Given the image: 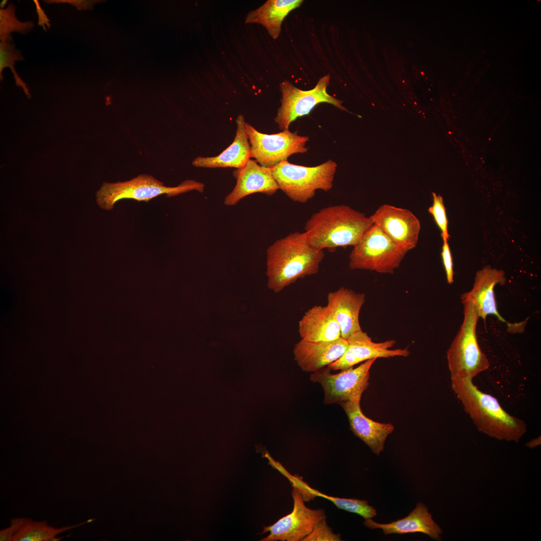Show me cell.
<instances>
[{
  "mask_svg": "<svg viewBox=\"0 0 541 541\" xmlns=\"http://www.w3.org/2000/svg\"><path fill=\"white\" fill-rule=\"evenodd\" d=\"M340 541V534L334 533L327 523L326 518L320 520L312 531L302 541Z\"/></svg>",
  "mask_w": 541,
  "mask_h": 541,
  "instance_id": "cell-28",
  "label": "cell"
},
{
  "mask_svg": "<svg viewBox=\"0 0 541 541\" xmlns=\"http://www.w3.org/2000/svg\"><path fill=\"white\" fill-rule=\"evenodd\" d=\"M540 444V438H539V437H538V438H535V439H533L532 440H531L530 441L528 442L526 444V446L527 447H529V448H532L536 447V446L539 445V444Z\"/></svg>",
  "mask_w": 541,
  "mask_h": 541,
  "instance_id": "cell-32",
  "label": "cell"
},
{
  "mask_svg": "<svg viewBox=\"0 0 541 541\" xmlns=\"http://www.w3.org/2000/svg\"><path fill=\"white\" fill-rule=\"evenodd\" d=\"M204 188L203 183L190 179L175 187L166 186L151 175L141 174L124 182L104 183L96 193V201L102 209L111 210L116 202L123 199L147 202L162 194L171 197L192 190L202 192Z\"/></svg>",
  "mask_w": 541,
  "mask_h": 541,
  "instance_id": "cell-6",
  "label": "cell"
},
{
  "mask_svg": "<svg viewBox=\"0 0 541 541\" xmlns=\"http://www.w3.org/2000/svg\"><path fill=\"white\" fill-rule=\"evenodd\" d=\"M361 398L340 403L346 412L353 434L362 440L376 455L383 451L384 443L394 429L391 423L372 420L366 416L360 407Z\"/></svg>",
  "mask_w": 541,
  "mask_h": 541,
  "instance_id": "cell-15",
  "label": "cell"
},
{
  "mask_svg": "<svg viewBox=\"0 0 541 541\" xmlns=\"http://www.w3.org/2000/svg\"><path fill=\"white\" fill-rule=\"evenodd\" d=\"M233 175L236 184L224 198V203L227 206L236 204L251 194L262 193L271 195L279 189L273 176L272 168L262 166L251 159L243 167L236 169L233 172Z\"/></svg>",
  "mask_w": 541,
  "mask_h": 541,
  "instance_id": "cell-14",
  "label": "cell"
},
{
  "mask_svg": "<svg viewBox=\"0 0 541 541\" xmlns=\"http://www.w3.org/2000/svg\"><path fill=\"white\" fill-rule=\"evenodd\" d=\"M365 302L364 294L345 287L328 293L327 306L339 325L341 338L347 340L353 333L362 330L359 314Z\"/></svg>",
  "mask_w": 541,
  "mask_h": 541,
  "instance_id": "cell-18",
  "label": "cell"
},
{
  "mask_svg": "<svg viewBox=\"0 0 541 541\" xmlns=\"http://www.w3.org/2000/svg\"><path fill=\"white\" fill-rule=\"evenodd\" d=\"M370 217L373 224L406 253L416 246L420 223L409 210L384 204Z\"/></svg>",
  "mask_w": 541,
  "mask_h": 541,
  "instance_id": "cell-12",
  "label": "cell"
},
{
  "mask_svg": "<svg viewBox=\"0 0 541 541\" xmlns=\"http://www.w3.org/2000/svg\"><path fill=\"white\" fill-rule=\"evenodd\" d=\"M336 168L332 160L314 167L284 160L272 168V171L279 189L291 200L304 203L314 196L317 190L328 191L332 188Z\"/></svg>",
  "mask_w": 541,
  "mask_h": 541,
  "instance_id": "cell-5",
  "label": "cell"
},
{
  "mask_svg": "<svg viewBox=\"0 0 541 541\" xmlns=\"http://www.w3.org/2000/svg\"><path fill=\"white\" fill-rule=\"evenodd\" d=\"M364 524L372 529L380 528L385 535L421 532L436 540L441 539L442 530L433 519L428 507L422 502L417 503L415 508L406 517L389 523H380L371 518L365 519Z\"/></svg>",
  "mask_w": 541,
  "mask_h": 541,
  "instance_id": "cell-19",
  "label": "cell"
},
{
  "mask_svg": "<svg viewBox=\"0 0 541 541\" xmlns=\"http://www.w3.org/2000/svg\"><path fill=\"white\" fill-rule=\"evenodd\" d=\"M281 472L291 481L293 486L296 487L303 499L308 495L307 501L315 496H320L331 501L338 508L349 512L357 513L365 519L372 518L377 515V510L368 504L365 500L356 498H340L327 495L318 490L311 488L306 482L295 476H292L284 468Z\"/></svg>",
  "mask_w": 541,
  "mask_h": 541,
  "instance_id": "cell-23",
  "label": "cell"
},
{
  "mask_svg": "<svg viewBox=\"0 0 541 541\" xmlns=\"http://www.w3.org/2000/svg\"><path fill=\"white\" fill-rule=\"evenodd\" d=\"M433 202L429 207L428 211L433 216L434 219L440 228L441 235L443 241H447L449 237L448 232V220L447 218L445 207L442 197L433 193Z\"/></svg>",
  "mask_w": 541,
  "mask_h": 541,
  "instance_id": "cell-27",
  "label": "cell"
},
{
  "mask_svg": "<svg viewBox=\"0 0 541 541\" xmlns=\"http://www.w3.org/2000/svg\"><path fill=\"white\" fill-rule=\"evenodd\" d=\"M245 128L251 157L262 166L272 168L281 161L287 160L294 154L307 151L308 136L299 135L289 129L277 134H264L247 122Z\"/></svg>",
  "mask_w": 541,
  "mask_h": 541,
  "instance_id": "cell-10",
  "label": "cell"
},
{
  "mask_svg": "<svg viewBox=\"0 0 541 541\" xmlns=\"http://www.w3.org/2000/svg\"><path fill=\"white\" fill-rule=\"evenodd\" d=\"M441 256L444 266L447 281L451 284L453 282V262L451 251L447 241H443Z\"/></svg>",
  "mask_w": 541,
  "mask_h": 541,
  "instance_id": "cell-29",
  "label": "cell"
},
{
  "mask_svg": "<svg viewBox=\"0 0 541 541\" xmlns=\"http://www.w3.org/2000/svg\"><path fill=\"white\" fill-rule=\"evenodd\" d=\"M373 224L365 213L344 205L324 207L314 213L305 225L310 244L323 250L354 246Z\"/></svg>",
  "mask_w": 541,
  "mask_h": 541,
  "instance_id": "cell-3",
  "label": "cell"
},
{
  "mask_svg": "<svg viewBox=\"0 0 541 541\" xmlns=\"http://www.w3.org/2000/svg\"><path fill=\"white\" fill-rule=\"evenodd\" d=\"M330 76L328 74L320 78L315 87L304 91L285 80L280 85L282 93L281 105L275 118V122L282 130H288L291 123L298 117L308 114L318 104L327 103L342 110V101L329 94L327 88Z\"/></svg>",
  "mask_w": 541,
  "mask_h": 541,
  "instance_id": "cell-8",
  "label": "cell"
},
{
  "mask_svg": "<svg viewBox=\"0 0 541 541\" xmlns=\"http://www.w3.org/2000/svg\"><path fill=\"white\" fill-rule=\"evenodd\" d=\"M376 360H368L358 367L342 370L332 374L324 367L310 376L312 382L320 383L324 392V403H341L361 398L369 385L370 370Z\"/></svg>",
  "mask_w": 541,
  "mask_h": 541,
  "instance_id": "cell-9",
  "label": "cell"
},
{
  "mask_svg": "<svg viewBox=\"0 0 541 541\" xmlns=\"http://www.w3.org/2000/svg\"><path fill=\"white\" fill-rule=\"evenodd\" d=\"M347 341L348 347L342 356L328 366L330 370H345L374 358L407 357L410 354L407 348L390 349L396 343L393 340L374 342L362 330L353 333Z\"/></svg>",
  "mask_w": 541,
  "mask_h": 541,
  "instance_id": "cell-13",
  "label": "cell"
},
{
  "mask_svg": "<svg viewBox=\"0 0 541 541\" xmlns=\"http://www.w3.org/2000/svg\"><path fill=\"white\" fill-rule=\"evenodd\" d=\"M302 339L312 342L331 341L341 338L339 325L326 306L315 305L308 309L299 322Z\"/></svg>",
  "mask_w": 541,
  "mask_h": 541,
  "instance_id": "cell-21",
  "label": "cell"
},
{
  "mask_svg": "<svg viewBox=\"0 0 541 541\" xmlns=\"http://www.w3.org/2000/svg\"><path fill=\"white\" fill-rule=\"evenodd\" d=\"M347 347V340L341 337L331 341L301 339L295 345L294 360L303 371L314 373L340 358Z\"/></svg>",
  "mask_w": 541,
  "mask_h": 541,
  "instance_id": "cell-16",
  "label": "cell"
},
{
  "mask_svg": "<svg viewBox=\"0 0 541 541\" xmlns=\"http://www.w3.org/2000/svg\"><path fill=\"white\" fill-rule=\"evenodd\" d=\"M94 519H90L76 525L57 528L49 526L46 522H37L30 519L23 518H15L11 520V525L15 529L12 540H56L55 539H58L56 538L57 534L85 523L91 522Z\"/></svg>",
  "mask_w": 541,
  "mask_h": 541,
  "instance_id": "cell-24",
  "label": "cell"
},
{
  "mask_svg": "<svg viewBox=\"0 0 541 541\" xmlns=\"http://www.w3.org/2000/svg\"><path fill=\"white\" fill-rule=\"evenodd\" d=\"M34 2L36 5V11L38 16V24L39 26H42L45 31H47V29H49L51 27L50 20L48 19L45 12L41 8L39 1L34 0Z\"/></svg>",
  "mask_w": 541,
  "mask_h": 541,
  "instance_id": "cell-31",
  "label": "cell"
},
{
  "mask_svg": "<svg viewBox=\"0 0 541 541\" xmlns=\"http://www.w3.org/2000/svg\"><path fill=\"white\" fill-rule=\"evenodd\" d=\"M8 2V1H7V0H3V1H1V3H0V8H1V9H5V7L6 6Z\"/></svg>",
  "mask_w": 541,
  "mask_h": 541,
  "instance_id": "cell-33",
  "label": "cell"
},
{
  "mask_svg": "<svg viewBox=\"0 0 541 541\" xmlns=\"http://www.w3.org/2000/svg\"><path fill=\"white\" fill-rule=\"evenodd\" d=\"M21 52L16 49L13 42L1 41L0 42V80H4L3 71L5 68H10L17 86L21 87L28 97H31L27 84L22 80L15 68V61H24Z\"/></svg>",
  "mask_w": 541,
  "mask_h": 541,
  "instance_id": "cell-25",
  "label": "cell"
},
{
  "mask_svg": "<svg viewBox=\"0 0 541 541\" xmlns=\"http://www.w3.org/2000/svg\"><path fill=\"white\" fill-rule=\"evenodd\" d=\"M464 319L460 329L447 351L451 378L473 379L489 367L485 354L479 346L476 326L479 318L472 301L463 303Z\"/></svg>",
  "mask_w": 541,
  "mask_h": 541,
  "instance_id": "cell-4",
  "label": "cell"
},
{
  "mask_svg": "<svg viewBox=\"0 0 541 541\" xmlns=\"http://www.w3.org/2000/svg\"><path fill=\"white\" fill-rule=\"evenodd\" d=\"M406 252L396 245L377 225L373 224L349 255L351 269H367L393 274Z\"/></svg>",
  "mask_w": 541,
  "mask_h": 541,
  "instance_id": "cell-7",
  "label": "cell"
},
{
  "mask_svg": "<svg viewBox=\"0 0 541 541\" xmlns=\"http://www.w3.org/2000/svg\"><path fill=\"white\" fill-rule=\"evenodd\" d=\"M35 24L32 21L21 22L17 18L15 6L10 3L6 8L0 9V39L10 36L13 32L26 34L33 30Z\"/></svg>",
  "mask_w": 541,
  "mask_h": 541,
  "instance_id": "cell-26",
  "label": "cell"
},
{
  "mask_svg": "<svg viewBox=\"0 0 541 541\" xmlns=\"http://www.w3.org/2000/svg\"><path fill=\"white\" fill-rule=\"evenodd\" d=\"M303 2L301 0H268L257 9L250 11L244 23L261 25L273 39H277L285 17Z\"/></svg>",
  "mask_w": 541,
  "mask_h": 541,
  "instance_id": "cell-22",
  "label": "cell"
},
{
  "mask_svg": "<svg viewBox=\"0 0 541 541\" xmlns=\"http://www.w3.org/2000/svg\"><path fill=\"white\" fill-rule=\"evenodd\" d=\"M504 273L501 270L486 266L476 274L472 290L462 294V303L472 301L475 306L478 316L485 321L488 315L496 316L499 320L506 322L497 311L493 289L497 284L505 283Z\"/></svg>",
  "mask_w": 541,
  "mask_h": 541,
  "instance_id": "cell-17",
  "label": "cell"
},
{
  "mask_svg": "<svg viewBox=\"0 0 541 541\" xmlns=\"http://www.w3.org/2000/svg\"><path fill=\"white\" fill-rule=\"evenodd\" d=\"M292 496L294 500L292 511L273 524L264 526L261 533L269 531V534L261 541H302L320 520L326 518L323 509H312L306 506L302 494L295 486H293Z\"/></svg>",
  "mask_w": 541,
  "mask_h": 541,
  "instance_id": "cell-11",
  "label": "cell"
},
{
  "mask_svg": "<svg viewBox=\"0 0 541 541\" xmlns=\"http://www.w3.org/2000/svg\"><path fill=\"white\" fill-rule=\"evenodd\" d=\"M324 256L323 250L310 244L305 231L277 240L266 250L268 288L278 293L298 280L317 274Z\"/></svg>",
  "mask_w": 541,
  "mask_h": 541,
  "instance_id": "cell-1",
  "label": "cell"
},
{
  "mask_svg": "<svg viewBox=\"0 0 541 541\" xmlns=\"http://www.w3.org/2000/svg\"><path fill=\"white\" fill-rule=\"evenodd\" d=\"M451 387L480 432L497 440L516 443L526 432L523 420L506 412L495 397L480 391L472 379L451 378Z\"/></svg>",
  "mask_w": 541,
  "mask_h": 541,
  "instance_id": "cell-2",
  "label": "cell"
},
{
  "mask_svg": "<svg viewBox=\"0 0 541 541\" xmlns=\"http://www.w3.org/2000/svg\"><path fill=\"white\" fill-rule=\"evenodd\" d=\"M44 2L47 4L56 3H68L75 7L78 10L83 11L87 9H91L93 5L97 3L98 1H85V0H47Z\"/></svg>",
  "mask_w": 541,
  "mask_h": 541,
  "instance_id": "cell-30",
  "label": "cell"
},
{
  "mask_svg": "<svg viewBox=\"0 0 541 541\" xmlns=\"http://www.w3.org/2000/svg\"><path fill=\"white\" fill-rule=\"evenodd\" d=\"M236 130L233 142L220 154L213 157H196L192 164L197 167L235 168L243 167L251 159L250 145L248 139L245 119L242 114L236 119Z\"/></svg>",
  "mask_w": 541,
  "mask_h": 541,
  "instance_id": "cell-20",
  "label": "cell"
}]
</instances>
